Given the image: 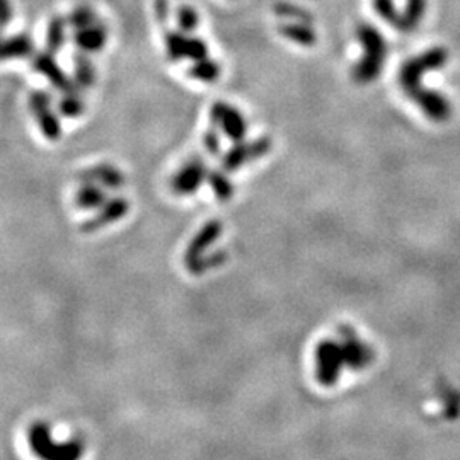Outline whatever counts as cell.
<instances>
[{
    "mask_svg": "<svg viewBox=\"0 0 460 460\" xmlns=\"http://www.w3.org/2000/svg\"><path fill=\"white\" fill-rule=\"evenodd\" d=\"M373 350L353 329H341L315 348V377L322 386L339 382L344 372H357L370 365Z\"/></svg>",
    "mask_w": 460,
    "mask_h": 460,
    "instance_id": "cell-1",
    "label": "cell"
},
{
    "mask_svg": "<svg viewBox=\"0 0 460 460\" xmlns=\"http://www.w3.org/2000/svg\"><path fill=\"white\" fill-rule=\"evenodd\" d=\"M447 50L433 48L428 50L423 55L408 60V62L401 67V72H399V82H401V87L402 91H404V94H408L409 99L415 101L416 106L421 107V111L425 113L428 120L437 121V123L448 120V116H450L452 113V107L443 96L423 87L421 79L423 75H425V72L441 68L447 63Z\"/></svg>",
    "mask_w": 460,
    "mask_h": 460,
    "instance_id": "cell-2",
    "label": "cell"
},
{
    "mask_svg": "<svg viewBox=\"0 0 460 460\" xmlns=\"http://www.w3.org/2000/svg\"><path fill=\"white\" fill-rule=\"evenodd\" d=\"M30 447L39 460H81L84 457L85 445L81 438L59 441L53 437L46 423L38 421L30 428Z\"/></svg>",
    "mask_w": 460,
    "mask_h": 460,
    "instance_id": "cell-3",
    "label": "cell"
},
{
    "mask_svg": "<svg viewBox=\"0 0 460 460\" xmlns=\"http://www.w3.org/2000/svg\"><path fill=\"white\" fill-rule=\"evenodd\" d=\"M357 36L363 46V56L353 68V77L360 84H370L377 77H380V72L386 63V39L370 24H360Z\"/></svg>",
    "mask_w": 460,
    "mask_h": 460,
    "instance_id": "cell-4",
    "label": "cell"
},
{
    "mask_svg": "<svg viewBox=\"0 0 460 460\" xmlns=\"http://www.w3.org/2000/svg\"><path fill=\"white\" fill-rule=\"evenodd\" d=\"M222 222L211 220L200 229V232L193 237L191 244L186 249L185 263L186 268L193 273V275H203L208 269L215 268V263L207 256V251L213 246L222 236Z\"/></svg>",
    "mask_w": 460,
    "mask_h": 460,
    "instance_id": "cell-5",
    "label": "cell"
},
{
    "mask_svg": "<svg viewBox=\"0 0 460 460\" xmlns=\"http://www.w3.org/2000/svg\"><path fill=\"white\" fill-rule=\"evenodd\" d=\"M164 46L167 59L171 62L179 63L182 60H196L208 56V46L203 39L191 36V33H182V31H164Z\"/></svg>",
    "mask_w": 460,
    "mask_h": 460,
    "instance_id": "cell-6",
    "label": "cell"
},
{
    "mask_svg": "<svg viewBox=\"0 0 460 460\" xmlns=\"http://www.w3.org/2000/svg\"><path fill=\"white\" fill-rule=\"evenodd\" d=\"M269 150H271V140L264 138V136L251 140V142L240 140V142L233 143L232 149H229V152L225 154V157H222V169L225 172H236L244 165L260 160Z\"/></svg>",
    "mask_w": 460,
    "mask_h": 460,
    "instance_id": "cell-7",
    "label": "cell"
},
{
    "mask_svg": "<svg viewBox=\"0 0 460 460\" xmlns=\"http://www.w3.org/2000/svg\"><path fill=\"white\" fill-rule=\"evenodd\" d=\"M210 116L211 123L220 128V132L232 142H240V140L246 138L247 121L236 106L225 103V101H217L211 106Z\"/></svg>",
    "mask_w": 460,
    "mask_h": 460,
    "instance_id": "cell-8",
    "label": "cell"
},
{
    "mask_svg": "<svg viewBox=\"0 0 460 460\" xmlns=\"http://www.w3.org/2000/svg\"><path fill=\"white\" fill-rule=\"evenodd\" d=\"M207 176L208 167L205 160L200 157H191L174 172V176L171 178V189L178 196L193 195L198 191L201 182L207 179Z\"/></svg>",
    "mask_w": 460,
    "mask_h": 460,
    "instance_id": "cell-9",
    "label": "cell"
},
{
    "mask_svg": "<svg viewBox=\"0 0 460 460\" xmlns=\"http://www.w3.org/2000/svg\"><path fill=\"white\" fill-rule=\"evenodd\" d=\"M30 109L33 113L36 125L39 127V132L48 140H59L62 135V125H60L59 116L52 109V101L46 92H33L30 96Z\"/></svg>",
    "mask_w": 460,
    "mask_h": 460,
    "instance_id": "cell-10",
    "label": "cell"
},
{
    "mask_svg": "<svg viewBox=\"0 0 460 460\" xmlns=\"http://www.w3.org/2000/svg\"><path fill=\"white\" fill-rule=\"evenodd\" d=\"M128 210H130V203H128L125 198H113V200H107L106 203L99 208L96 217H92L91 220L85 222L82 230H85V232H96V230L107 227V225L121 220V218L128 213Z\"/></svg>",
    "mask_w": 460,
    "mask_h": 460,
    "instance_id": "cell-11",
    "label": "cell"
},
{
    "mask_svg": "<svg viewBox=\"0 0 460 460\" xmlns=\"http://www.w3.org/2000/svg\"><path fill=\"white\" fill-rule=\"evenodd\" d=\"M33 68L36 72H39L46 81L52 82V85L56 91L70 92L74 91V89H77L74 82L63 74V70L59 67V63L55 62V59H53L50 53H39V55H36L33 60ZM79 91H81V89H79Z\"/></svg>",
    "mask_w": 460,
    "mask_h": 460,
    "instance_id": "cell-12",
    "label": "cell"
},
{
    "mask_svg": "<svg viewBox=\"0 0 460 460\" xmlns=\"http://www.w3.org/2000/svg\"><path fill=\"white\" fill-rule=\"evenodd\" d=\"M79 181L94 182L104 189H120L125 185V174L111 164H98L81 172Z\"/></svg>",
    "mask_w": 460,
    "mask_h": 460,
    "instance_id": "cell-13",
    "label": "cell"
},
{
    "mask_svg": "<svg viewBox=\"0 0 460 460\" xmlns=\"http://www.w3.org/2000/svg\"><path fill=\"white\" fill-rule=\"evenodd\" d=\"M107 36H109V31H107V26L104 23L96 21L94 24L87 28H82V30H75L74 31V43L77 48H81L84 53H94V52H101L104 48V45L107 43Z\"/></svg>",
    "mask_w": 460,
    "mask_h": 460,
    "instance_id": "cell-14",
    "label": "cell"
},
{
    "mask_svg": "<svg viewBox=\"0 0 460 460\" xmlns=\"http://www.w3.org/2000/svg\"><path fill=\"white\" fill-rule=\"evenodd\" d=\"M74 201L82 210H98L107 201V193L94 182H82L81 188L75 191Z\"/></svg>",
    "mask_w": 460,
    "mask_h": 460,
    "instance_id": "cell-15",
    "label": "cell"
},
{
    "mask_svg": "<svg viewBox=\"0 0 460 460\" xmlns=\"http://www.w3.org/2000/svg\"><path fill=\"white\" fill-rule=\"evenodd\" d=\"M33 53V41L28 34H17L14 38L0 36V62L9 59H23Z\"/></svg>",
    "mask_w": 460,
    "mask_h": 460,
    "instance_id": "cell-16",
    "label": "cell"
},
{
    "mask_svg": "<svg viewBox=\"0 0 460 460\" xmlns=\"http://www.w3.org/2000/svg\"><path fill=\"white\" fill-rule=\"evenodd\" d=\"M278 31L282 33L283 38L297 43V45L311 46L315 43L314 30L309 28L307 23H302V21H293V23L290 24H283V26L278 28Z\"/></svg>",
    "mask_w": 460,
    "mask_h": 460,
    "instance_id": "cell-17",
    "label": "cell"
},
{
    "mask_svg": "<svg viewBox=\"0 0 460 460\" xmlns=\"http://www.w3.org/2000/svg\"><path fill=\"white\" fill-rule=\"evenodd\" d=\"M188 74L189 77L195 79V81L211 84V82L218 81V77H220V65H218V62H215V60L205 56V59L193 62Z\"/></svg>",
    "mask_w": 460,
    "mask_h": 460,
    "instance_id": "cell-18",
    "label": "cell"
},
{
    "mask_svg": "<svg viewBox=\"0 0 460 460\" xmlns=\"http://www.w3.org/2000/svg\"><path fill=\"white\" fill-rule=\"evenodd\" d=\"M96 81V68L92 65V62H89L87 56L82 53V55L75 56L74 62V84L79 85L81 91H85L91 85H94Z\"/></svg>",
    "mask_w": 460,
    "mask_h": 460,
    "instance_id": "cell-19",
    "label": "cell"
},
{
    "mask_svg": "<svg viewBox=\"0 0 460 460\" xmlns=\"http://www.w3.org/2000/svg\"><path fill=\"white\" fill-rule=\"evenodd\" d=\"M426 12V0H406V9L401 14V31H411L421 23Z\"/></svg>",
    "mask_w": 460,
    "mask_h": 460,
    "instance_id": "cell-20",
    "label": "cell"
},
{
    "mask_svg": "<svg viewBox=\"0 0 460 460\" xmlns=\"http://www.w3.org/2000/svg\"><path fill=\"white\" fill-rule=\"evenodd\" d=\"M67 26V19H62V17H55L50 21L48 31H46V48L52 53H59L65 45Z\"/></svg>",
    "mask_w": 460,
    "mask_h": 460,
    "instance_id": "cell-21",
    "label": "cell"
},
{
    "mask_svg": "<svg viewBox=\"0 0 460 460\" xmlns=\"http://www.w3.org/2000/svg\"><path fill=\"white\" fill-rule=\"evenodd\" d=\"M229 172L225 171H211L208 172L207 181L210 185L211 191L215 193L218 201H230V198L233 195V185L229 179Z\"/></svg>",
    "mask_w": 460,
    "mask_h": 460,
    "instance_id": "cell-22",
    "label": "cell"
},
{
    "mask_svg": "<svg viewBox=\"0 0 460 460\" xmlns=\"http://www.w3.org/2000/svg\"><path fill=\"white\" fill-rule=\"evenodd\" d=\"M85 109V103L82 99L81 91L74 89V91L65 92L59 103V113L65 118H79Z\"/></svg>",
    "mask_w": 460,
    "mask_h": 460,
    "instance_id": "cell-23",
    "label": "cell"
},
{
    "mask_svg": "<svg viewBox=\"0 0 460 460\" xmlns=\"http://www.w3.org/2000/svg\"><path fill=\"white\" fill-rule=\"evenodd\" d=\"M98 19L94 9H91L89 6H77L70 12V16L67 17V23L72 30H82V28H87L91 24H94Z\"/></svg>",
    "mask_w": 460,
    "mask_h": 460,
    "instance_id": "cell-24",
    "label": "cell"
},
{
    "mask_svg": "<svg viewBox=\"0 0 460 460\" xmlns=\"http://www.w3.org/2000/svg\"><path fill=\"white\" fill-rule=\"evenodd\" d=\"M176 21L178 28L182 33H195L200 26V16L191 6H181L176 10Z\"/></svg>",
    "mask_w": 460,
    "mask_h": 460,
    "instance_id": "cell-25",
    "label": "cell"
},
{
    "mask_svg": "<svg viewBox=\"0 0 460 460\" xmlns=\"http://www.w3.org/2000/svg\"><path fill=\"white\" fill-rule=\"evenodd\" d=\"M373 7H375V12L379 14L384 21L399 28V24H401V14L395 10L394 0H373Z\"/></svg>",
    "mask_w": 460,
    "mask_h": 460,
    "instance_id": "cell-26",
    "label": "cell"
},
{
    "mask_svg": "<svg viewBox=\"0 0 460 460\" xmlns=\"http://www.w3.org/2000/svg\"><path fill=\"white\" fill-rule=\"evenodd\" d=\"M203 145L210 156H217L220 152V138H218V133L215 132V128H210L203 135Z\"/></svg>",
    "mask_w": 460,
    "mask_h": 460,
    "instance_id": "cell-27",
    "label": "cell"
},
{
    "mask_svg": "<svg viewBox=\"0 0 460 460\" xmlns=\"http://www.w3.org/2000/svg\"><path fill=\"white\" fill-rule=\"evenodd\" d=\"M276 14L282 17H286V19H297L302 21V23H309V16L304 12V10L297 9V7L292 6H278L276 7Z\"/></svg>",
    "mask_w": 460,
    "mask_h": 460,
    "instance_id": "cell-28",
    "label": "cell"
},
{
    "mask_svg": "<svg viewBox=\"0 0 460 460\" xmlns=\"http://www.w3.org/2000/svg\"><path fill=\"white\" fill-rule=\"evenodd\" d=\"M12 19V6L10 0H0V28H6Z\"/></svg>",
    "mask_w": 460,
    "mask_h": 460,
    "instance_id": "cell-29",
    "label": "cell"
},
{
    "mask_svg": "<svg viewBox=\"0 0 460 460\" xmlns=\"http://www.w3.org/2000/svg\"><path fill=\"white\" fill-rule=\"evenodd\" d=\"M156 14H157V21L159 23H165L169 16V6L167 0H156Z\"/></svg>",
    "mask_w": 460,
    "mask_h": 460,
    "instance_id": "cell-30",
    "label": "cell"
}]
</instances>
